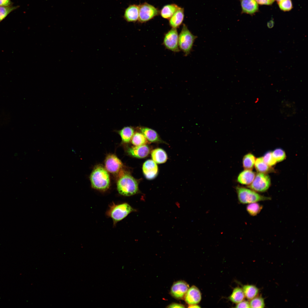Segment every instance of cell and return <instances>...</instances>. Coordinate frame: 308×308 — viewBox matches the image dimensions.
<instances>
[{
  "label": "cell",
  "instance_id": "836d02e7",
  "mask_svg": "<svg viewBox=\"0 0 308 308\" xmlns=\"http://www.w3.org/2000/svg\"><path fill=\"white\" fill-rule=\"evenodd\" d=\"M237 308H250L249 303L246 301H243L238 303L236 305Z\"/></svg>",
  "mask_w": 308,
  "mask_h": 308
},
{
  "label": "cell",
  "instance_id": "9a60e30c",
  "mask_svg": "<svg viewBox=\"0 0 308 308\" xmlns=\"http://www.w3.org/2000/svg\"><path fill=\"white\" fill-rule=\"evenodd\" d=\"M139 17V5H129L125 10L123 17L127 22H134L138 21Z\"/></svg>",
  "mask_w": 308,
  "mask_h": 308
},
{
  "label": "cell",
  "instance_id": "9c48e42d",
  "mask_svg": "<svg viewBox=\"0 0 308 308\" xmlns=\"http://www.w3.org/2000/svg\"><path fill=\"white\" fill-rule=\"evenodd\" d=\"M189 288V285L183 281H177L173 285L170 293L171 295L177 299H183Z\"/></svg>",
  "mask_w": 308,
  "mask_h": 308
},
{
  "label": "cell",
  "instance_id": "277c9868",
  "mask_svg": "<svg viewBox=\"0 0 308 308\" xmlns=\"http://www.w3.org/2000/svg\"><path fill=\"white\" fill-rule=\"evenodd\" d=\"M238 200L242 204H250L261 201L270 200V197L262 195L251 189L240 186L236 188Z\"/></svg>",
  "mask_w": 308,
  "mask_h": 308
},
{
  "label": "cell",
  "instance_id": "2e32d148",
  "mask_svg": "<svg viewBox=\"0 0 308 308\" xmlns=\"http://www.w3.org/2000/svg\"><path fill=\"white\" fill-rule=\"evenodd\" d=\"M256 174L252 170L245 169L238 175L237 181L244 185H250L253 181Z\"/></svg>",
  "mask_w": 308,
  "mask_h": 308
},
{
  "label": "cell",
  "instance_id": "ac0fdd59",
  "mask_svg": "<svg viewBox=\"0 0 308 308\" xmlns=\"http://www.w3.org/2000/svg\"><path fill=\"white\" fill-rule=\"evenodd\" d=\"M140 130L141 133L149 141L152 142H162L158 133L154 130L144 127H140Z\"/></svg>",
  "mask_w": 308,
  "mask_h": 308
},
{
  "label": "cell",
  "instance_id": "4fadbf2b",
  "mask_svg": "<svg viewBox=\"0 0 308 308\" xmlns=\"http://www.w3.org/2000/svg\"><path fill=\"white\" fill-rule=\"evenodd\" d=\"M239 0L242 9L241 13L252 15L258 11V5L255 0Z\"/></svg>",
  "mask_w": 308,
  "mask_h": 308
},
{
  "label": "cell",
  "instance_id": "52a82bcc",
  "mask_svg": "<svg viewBox=\"0 0 308 308\" xmlns=\"http://www.w3.org/2000/svg\"><path fill=\"white\" fill-rule=\"evenodd\" d=\"M179 35L176 28H172L165 34L163 44L167 49L174 52L180 51L178 44Z\"/></svg>",
  "mask_w": 308,
  "mask_h": 308
},
{
  "label": "cell",
  "instance_id": "cb8c5ba5",
  "mask_svg": "<svg viewBox=\"0 0 308 308\" xmlns=\"http://www.w3.org/2000/svg\"><path fill=\"white\" fill-rule=\"evenodd\" d=\"M256 158L252 154L248 153L245 155L243 158V166L245 169L252 170L254 165Z\"/></svg>",
  "mask_w": 308,
  "mask_h": 308
},
{
  "label": "cell",
  "instance_id": "8992f818",
  "mask_svg": "<svg viewBox=\"0 0 308 308\" xmlns=\"http://www.w3.org/2000/svg\"><path fill=\"white\" fill-rule=\"evenodd\" d=\"M270 185V179L268 175L266 173L258 172L248 187L256 192H262L268 189Z\"/></svg>",
  "mask_w": 308,
  "mask_h": 308
},
{
  "label": "cell",
  "instance_id": "44dd1931",
  "mask_svg": "<svg viewBox=\"0 0 308 308\" xmlns=\"http://www.w3.org/2000/svg\"><path fill=\"white\" fill-rule=\"evenodd\" d=\"M118 132L122 141L125 143H128L131 140L134 133V130L131 127L126 126L119 130Z\"/></svg>",
  "mask_w": 308,
  "mask_h": 308
},
{
  "label": "cell",
  "instance_id": "d4e9b609",
  "mask_svg": "<svg viewBox=\"0 0 308 308\" xmlns=\"http://www.w3.org/2000/svg\"><path fill=\"white\" fill-rule=\"evenodd\" d=\"M245 295L241 288L237 287L234 289L230 297V300L233 302L238 303L243 300Z\"/></svg>",
  "mask_w": 308,
  "mask_h": 308
},
{
  "label": "cell",
  "instance_id": "f546056e",
  "mask_svg": "<svg viewBox=\"0 0 308 308\" xmlns=\"http://www.w3.org/2000/svg\"><path fill=\"white\" fill-rule=\"evenodd\" d=\"M272 155L277 162H280L285 159L286 155L285 151L282 149H276L272 152Z\"/></svg>",
  "mask_w": 308,
  "mask_h": 308
},
{
  "label": "cell",
  "instance_id": "e575fe53",
  "mask_svg": "<svg viewBox=\"0 0 308 308\" xmlns=\"http://www.w3.org/2000/svg\"><path fill=\"white\" fill-rule=\"evenodd\" d=\"M11 0H0V6L7 7L13 5Z\"/></svg>",
  "mask_w": 308,
  "mask_h": 308
},
{
  "label": "cell",
  "instance_id": "d6a6232c",
  "mask_svg": "<svg viewBox=\"0 0 308 308\" xmlns=\"http://www.w3.org/2000/svg\"><path fill=\"white\" fill-rule=\"evenodd\" d=\"M258 4L261 5H270L272 4L275 0H255Z\"/></svg>",
  "mask_w": 308,
  "mask_h": 308
},
{
  "label": "cell",
  "instance_id": "3957f363",
  "mask_svg": "<svg viewBox=\"0 0 308 308\" xmlns=\"http://www.w3.org/2000/svg\"><path fill=\"white\" fill-rule=\"evenodd\" d=\"M118 193L125 196H129L136 194L138 191V184L136 180L128 174L122 175L117 183Z\"/></svg>",
  "mask_w": 308,
  "mask_h": 308
},
{
  "label": "cell",
  "instance_id": "f1b7e54d",
  "mask_svg": "<svg viewBox=\"0 0 308 308\" xmlns=\"http://www.w3.org/2000/svg\"><path fill=\"white\" fill-rule=\"evenodd\" d=\"M249 304L251 308H262L265 306L264 299L260 297H255L251 299Z\"/></svg>",
  "mask_w": 308,
  "mask_h": 308
},
{
  "label": "cell",
  "instance_id": "7c38bea8",
  "mask_svg": "<svg viewBox=\"0 0 308 308\" xmlns=\"http://www.w3.org/2000/svg\"><path fill=\"white\" fill-rule=\"evenodd\" d=\"M142 169L145 176L148 179H152L157 175L158 167L153 160L150 159L146 161L143 165Z\"/></svg>",
  "mask_w": 308,
  "mask_h": 308
},
{
  "label": "cell",
  "instance_id": "74e56055",
  "mask_svg": "<svg viewBox=\"0 0 308 308\" xmlns=\"http://www.w3.org/2000/svg\"><path fill=\"white\" fill-rule=\"evenodd\" d=\"M189 307V308H199L200 307L196 305H190Z\"/></svg>",
  "mask_w": 308,
  "mask_h": 308
},
{
  "label": "cell",
  "instance_id": "d590c367",
  "mask_svg": "<svg viewBox=\"0 0 308 308\" xmlns=\"http://www.w3.org/2000/svg\"><path fill=\"white\" fill-rule=\"evenodd\" d=\"M168 308H184V305L181 304L173 303L169 305L167 307Z\"/></svg>",
  "mask_w": 308,
  "mask_h": 308
},
{
  "label": "cell",
  "instance_id": "5b68a950",
  "mask_svg": "<svg viewBox=\"0 0 308 308\" xmlns=\"http://www.w3.org/2000/svg\"><path fill=\"white\" fill-rule=\"evenodd\" d=\"M196 37L184 24L179 35L178 44L180 50L183 52L185 56H187L190 53Z\"/></svg>",
  "mask_w": 308,
  "mask_h": 308
},
{
  "label": "cell",
  "instance_id": "83f0119b",
  "mask_svg": "<svg viewBox=\"0 0 308 308\" xmlns=\"http://www.w3.org/2000/svg\"><path fill=\"white\" fill-rule=\"evenodd\" d=\"M18 6H0V22L4 19L11 12L17 9Z\"/></svg>",
  "mask_w": 308,
  "mask_h": 308
},
{
  "label": "cell",
  "instance_id": "8fae6325",
  "mask_svg": "<svg viewBox=\"0 0 308 308\" xmlns=\"http://www.w3.org/2000/svg\"><path fill=\"white\" fill-rule=\"evenodd\" d=\"M185 302L189 305H196L201 298V294L198 289L194 286L189 288L185 297Z\"/></svg>",
  "mask_w": 308,
  "mask_h": 308
},
{
  "label": "cell",
  "instance_id": "4316f807",
  "mask_svg": "<svg viewBox=\"0 0 308 308\" xmlns=\"http://www.w3.org/2000/svg\"><path fill=\"white\" fill-rule=\"evenodd\" d=\"M262 208V206L257 202L249 204L246 207L247 212L252 216L256 215L260 212Z\"/></svg>",
  "mask_w": 308,
  "mask_h": 308
},
{
  "label": "cell",
  "instance_id": "5bb4252c",
  "mask_svg": "<svg viewBox=\"0 0 308 308\" xmlns=\"http://www.w3.org/2000/svg\"><path fill=\"white\" fill-rule=\"evenodd\" d=\"M128 153L135 157L142 158L147 157L149 153V149L146 145L135 146L129 148Z\"/></svg>",
  "mask_w": 308,
  "mask_h": 308
},
{
  "label": "cell",
  "instance_id": "484cf974",
  "mask_svg": "<svg viewBox=\"0 0 308 308\" xmlns=\"http://www.w3.org/2000/svg\"><path fill=\"white\" fill-rule=\"evenodd\" d=\"M131 140L132 143L135 146L146 145L148 143V140L143 133L139 132L134 134Z\"/></svg>",
  "mask_w": 308,
  "mask_h": 308
},
{
  "label": "cell",
  "instance_id": "7402d4cb",
  "mask_svg": "<svg viewBox=\"0 0 308 308\" xmlns=\"http://www.w3.org/2000/svg\"><path fill=\"white\" fill-rule=\"evenodd\" d=\"M245 296L249 300H251L256 297L259 292V289L253 285H246L243 288Z\"/></svg>",
  "mask_w": 308,
  "mask_h": 308
},
{
  "label": "cell",
  "instance_id": "1f68e13d",
  "mask_svg": "<svg viewBox=\"0 0 308 308\" xmlns=\"http://www.w3.org/2000/svg\"><path fill=\"white\" fill-rule=\"evenodd\" d=\"M262 157L264 162L270 167L275 165L277 162L273 157L271 152H267Z\"/></svg>",
  "mask_w": 308,
  "mask_h": 308
},
{
  "label": "cell",
  "instance_id": "7a4b0ae2",
  "mask_svg": "<svg viewBox=\"0 0 308 308\" xmlns=\"http://www.w3.org/2000/svg\"><path fill=\"white\" fill-rule=\"evenodd\" d=\"M92 187L94 189L105 191L109 187V175L106 170L101 166L95 167L90 177Z\"/></svg>",
  "mask_w": 308,
  "mask_h": 308
},
{
  "label": "cell",
  "instance_id": "603a6c76",
  "mask_svg": "<svg viewBox=\"0 0 308 308\" xmlns=\"http://www.w3.org/2000/svg\"><path fill=\"white\" fill-rule=\"evenodd\" d=\"M256 170L259 173H266L271 171V167L268 165L263 160L262 157L256 159L254 165Z\"/></svg>",
  "mask_w": 308,
  "mask_h": 308
},
{
  "label": "cell",
  "instance_id": "ffe728a7",
  "mask_svg": "<svg viewBox=\"0 0 308 308\" xmlns=\"http://www.w3.org/2000/svg\"><path fill=\"white\" fill-rule=\"evenodd\" d=\"M179 7L178 5L174 4L165 5L161 11V15L163 18L169 19Z\"/></svg>",
  "mask_w": 308,
  "mask_h": 308
},
{
  "label": "cell",
  "instance_id": "e0dca14e",
  "mask_svg": "<svg viewBox=\"0 0 308 308\" xmlns=\"http://www.w3.org/2000/svg\"><path fill=\"white\" fill-rule=\"evenodd\" d=\"M184 18V10L179 7L169 19V24L172 28H177L182 24Z\"/></svg>",
  "mask_w": 308,
  "mask_h": 308
},
{
  "label": "cell",
  "instance_id": "d6986e66",
  "mask_svg": "<svg viewBox=\"0 0 308 308\" xmlns=\"http://www.w3.org/2000/svg\"><path fill=\"white\" fill-rule=\"evenodd\" d=\"M151 156L153 160L156 163L158 164L165 163L167 158L165 152L160 148L153 150L151 152Z\"/></svg>",
  "mask_w": 308,
  "mask_h": 308
},
{
  "label": "cell",
  "instance_id": "f35d334b",
  "mask_svg": "<svg viewBox=\"0 0 308 308\" xmlns=\"http://www.w3.org/2000/svg\"><path fill=\"white\" fill-rule=\"evenodd\" d=\"M283 0H276V1H277V2L278 3L279 2L281 1H283Z\"/></svg>",
  "mask_w": 308,
  "mask_h": 308
},
{
  "label": "cell",
  "instance_id": "6da1fadb",
  "mask_svg": "<svg viewBox=\"0 0 308 308\" xmlns=\"http://www.w3.org/2000/svg\"><path fill=\"white\" fill-rule=\"evenodd\" d=\"M136 211L127 203L118 204L113 203L109 206L106 214L112 219L113 225L115 226L118 222L123 219L130 213Z\"/></svg>",
  "mask_w": 308,
  "mask_h": 308
},
{
  "label": "cell",
  "instance_id": "ba28073f",
  "mask_svg": "<svg viewBox=\"0 0 308 308\" xmlns=\"http://www.w3.org/2000/svg\"><path fill=\"white\" fill-rule=\"evenodd\" d=\"M159 14L158 10L153 6L147 3L139 5L138 21L141 23L146 22Z\"/></svg>",
  "mask_w": 308,
  "mask_h": 308
},
{
  "label": "cell",
  "instance_id": "4dcf8cb0",
  "mask_svg": "<svg viewBox=\"0 0 308 308\" xmlns=\"http://www.w3.org/2000/svg\"><path fill=\"white\" fill-rule=\"evenodd\" d=\"M278 4L280 9L284 11H289L293 7L291 0H283L278 3Z\"/></svg>",
  "mask_w": 308,
  "mask_h": 308
},
{
  "label": "cell",
  "instance_id": "8d00e7d4",
  "mask_svg": "<svg viewBox=\"0 0 308 308\" xmlns=\"http://www.w3.org/2000/svg\"><path fill=\"white\" fill-rule=\"evenodd\" d=\"M267 26L269 28H271L274 26V21L273 20L271 19L267 23Z\"/></svg>",
  "mask_w": 308,
  "mask_h": 308
},
{
  "label": "cell",
  "instance_id": "30bf717a",
  "mask_svg": "<svg viewBox=\"0 0 308 308\" xmlns=\"http://www.w3.org/2000/svg\"><path fill=\"white\" fill-rule=\"evenodd\" d=\"M105 164L106 170L113 174L117 173L123 166L121 161L114 154H110L107 156Z\"/></svg>",
  "mask_w": 308,
  "mask_h": 308
}]
</instances>
